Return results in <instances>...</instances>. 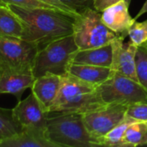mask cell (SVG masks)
I'll use <instances>...</instances> for the list:
<instances>
[{
    "instance_id": "6da1fadb",
    "label": "cell",
    "mask_w": 147,
    "mask_h": 147,
    "mask_svg": "<svg viewBox=\"0 0 147 147\" xmlns=\"http://www.w3.org/2000/svg\"><path fill=\"white\" fill-rule=\"evenodd\" d=\"M8 6L23 22L22 40L34 44L38 50L53 40L73 34L75 16L53 9Z\"/></svg>"
},
{
    "instance_id": "7a4b0ae2",
    "label": "cell",
    "mask_w": 147,
    "mask_h": 147,
    "mask_svg": "<svg viewBox=\"0 0 147 147\" xmlns=\"http://www.w3.org/2000/svg\"><path fill=\"white\" fill-rule=\"evenodd\" d=\"M109 104L102 98L98 85L83 81L69 73L61 76V86L50 113L87 114Z\"/></svg>"
},
{
    "instance_id": "3957f363",
    "label": "cell",
    "mask_w": 147,
    "mask_h": 147,
    "mask_svg": "<svg viewBox=\"0 0 147 147\" xmlns=\"http://www.w3.org/2000/svg\"><path fill=\"white\" fill-rule=\"evenodd\" d=\"M47 139L55 147H96V140L88 132L78 113H59L48 117Z\"/></svg>"
},
{
    "instance_id": "277c9868",
    "label": "cell",
    "mask_w": 147,
    "mask_h": 147,
    "mask_svg": "<svg viewBox=\"0 0 147 147\" xmlns=\"http://www.w3.org/2000/svg\"><path fill=\"white\" fill-rule=\"evenodd\" d=\"M78 49L73 34H71L53 40L38 50L32 65V73L34 78L46 73L59 76L67 73L72 56Z\"/></svg>"
},
{
    "instance_id": "5b68a950",
    "label": "cell",
    "mask_w": 147,
    "mask_h": 147,
    "mask_svg": "<svg viewBox=\"0 0 147 147\" xmlns=\"http://www.w3.org/2000/svg\"><path fill=\"white\" fill-rule=\"evenodd\" d=\"M73 37L78 49H88L109 44L118 36L102 22L101 12L88 8L76 16Z\"/></svg>"
},
{
    "instance_id": "8992f818",
    "label": "cell",
    "mask_w": 147,
    "mask_h": 147,
    "mask_svg": "<svg viewBox=\"0 0 147 147\" xmlns=\"http://www.w3.org/2000/svg\"><path fill=\"white\" fill-rule=\"evenodd\" d=\"M98 87L102 98L107 104L128 106L136 102H147V90L140 83L114 71Z\"/></svg>"
},
{
    "instance_id": "52a82bcc",
    "label": "cell",
    "mask_w": 147,
    "mask_h": 147,
    "mask_svg": "<svg viewBox=\"0 0 147 147\" xmlns=\"http://www.w3.org/2000/svg\"><path fill=\"white\" fill-rule=\"evenodd\" d=\"M38 47L23 40L0 37V74L10 71H32Z\"/></svg>"
},
{
    "instance_id": "ba28073f",
    "label": "cell",
    "mask_w": 147,
    "mask_h": 147,
    "mask_svg": "<svg viewBox=\"0 0 147 147\" xmlns=\"http://www.w3.org/2000/svg\"><path fill=\"white\" fill-rule=\"evenodd\" d=\"M12 114L22 130L47 139L46 133L49 113L43 109L33 93L26 99L18 102L12 109Z\"/></svg>"
},
{
    "instance_id": "9c48e42d",
    "label": "cell",
    "mask_w": 147,
    "mask_h": 147,
    "mask_svg": "<svg viewBox=\"0 0 147 147\" xmlns=\"http://www.w3.org/2000/svg\"><path fill=\"white\" fill-rule=\"evenodd\" d=\"M127 108V105L122 104H109L102 109L83 115L84 125L90 134L96 140V145L98 139L123 121Z\"/></svg>"
},
{
    "instance_id": "30bf717a",
    "label": "cell",
    "mask_w": 147,
    "mask_h": 147,
    "mask_svg": "<svg viewBox=\"0 0 147 147\" xmlns=\"http://www.w3.org/2000/svg\"><path fill=\"white\" fill-rule=\"evenodd\" d=\"M111 44L113 48L111 70L139 82L135 62L137 46L131 40L125 45L124 39L121 37H117Z\"/></svg>"
},
{
    "instance_id": "8fae6325",
    "label": "cell",
    "mask_w": 147,
    "mask_h": 147,
    "mask_svg": "<svg viewBox=\"0 0 147 147\" xmlns=\"http://www.w3.org/2000/svg\"><path fill=\"white\" fill-rule=\"evenodd\" d=\"M128 7L129 5L121 0L101 13L102 22L118 37L123 39L128 36V29L136 21L131 16Z\"/></svg>"
},
{
    "instance_id": "7c38bea8",
    "label": "cell",
    "mask_w": 147,
    "mask_h": 147,
    "mask_svg": "<svg viewBox=\"0 0 147 147\" xmlns=\"http://www.w3.org/2000/svg\"><path fill=\"white\" fill-rule=\"evenodd\" d=\"M61 86V76L53 73H46L34 79L31 86L32 93L37 98L43 109L50 113Z\"/></svg>"
},
{
    "instance_id": "4fadbf2b",
    "label": "cell",
    "mask_w": 147,
    "mask_h": 147,
    "mask_svg": "<svg viewBox=\"0 0 147 147\" xmlns=\"http://www.w3.org/2000/svg\"><path fill=\"white\" fill-rule=\"evenodd\" d=\"M32 71H10L0 74V94H11L21 101L25 90L34 82Z\"/></svg>"
},
{
    "instance_id": "5bb4252c",
    "label": "cell",
    "mask_w": 147,
    "mask_h": 147,
    "mask_svg": "<svg viewBox=\"0 0 147 147\" xmlns=\"http://www.w3.org/2000/svg\"><path fill=\"white\" fill-rule=\"evenodd\" d=\"M112 58L113 48L112 44L109 43L94 48L78 49L72 56L71 62L77 64L110 67L112 64Z\"/></svg>"
},
{
    "instance_id": "9a60e30c",
    "label": "cell",
    "mask_w": 147,
    "mask_h": 147,
    "mask_svg": "<svg viewBox=\"0 0 147 147\" xmlns=\"http://www.w3.org/2000/svg\"><path fill=\"white\" fill-rule=\"evenodd\" d=\"M110 67L97 66L92 65L71 63L67 73L90 84L100 85L104 83L112 74Z\"/></svg>"
},
{
    "instance_id": "2e32d148",
    "label": "cell",
    "mask_w": 147,
    "mask_h": 147,
    "mask_svg": "<svg viewBox=\"0 0 147 147\" xmlns=\"http://www.w3.org/2000/svg\"><path fill=\"white\" fill-rule=\"evenodd\" d=\"M24 25L8 5L0 4V37L22 40Z\"/></svg>"
},
{
    "instance_id": "e0dca14e",
    "label": "cell",
    "mask_w": 147,
    "mask_h": 147,
    "mask_svg": "<svg viewBox=\"0 0 147 147\" xmlns=\"http://www.w3.org/2000/svg\"><path fill=\"white\" fill-rule=\"evenodd\" d=\"M0 147H55L48 140L22 130L17 134L2 141Z\"/></svg>"
},
{
    "instance_id": "ac0fdd59",
    "label": "cell",
    "mask_w": 147,
    "mask_h": 147,
    "mask_svg": "<svg viewBox=\"0 0 147 147\" xmlns=\"http://www.w3.org/2000/svg\"><path fill=\"white\" fill-rule=\"evenodd\" d=\"M147 146V121H135L127 128L121 147Z\"/></svg>"
},
{
    "instance_id": "d6986e66",
    "label": "cell",
    "mask_w": 147,
    "mask_h": 147,
    "mask_svg": "<svg viewBox=\"0 0 147 147\" xmlns=\"http://www.w3.org/2000/svg\"><path fill=\"white\" fill-rule=\"evenodd\" d=\"M133 122H135V121L126 115L122 121H121L117 126L112 128L105 135L98 139L97 146L108 147H121L124 134L127 128L129 127V125L132 124Z\"/></svg>"
},
{
    "instance_id": "ffe728a7",
    "label": "cell",
    "mask_w": 147,
    "mask_h": 147,
    "mask_svg": "<svg viewBox=\"0 0 147 147\" xmlns=\"http://www.w3.org/2000/svg\"><path fill=\"white\" fill-rule=\"evenodd\" d=\"M21 131V126L13 117L12 109L0 108V143Z\"/></svg>"
},
{
    "instance_id": "44dd1931",
    "label": "cell",
    "mask_w": 147,
    "mask_h": 147,
    "mask_svg": "<svg viewBox=\"0 0 147 147\" xmlns=\"http://www.w3.org/2000/svg\"><path fill=\"white\" fill-rule=\"evenodd\" d=\"M135 62L139 82L147 90V42L137 47Z\"/></svg>"
},
{
    "instance_id": "7402d4cb",
    "label": "cell",
    "mask_w": 147,
    "mask_h": 147,
    "mask_svg": "<svg viewBox=\"0 0 147 147\" xmlns=\"http://www.w3.org/2000/svg\"><path fill=\"white\" fill-rule=\"evenodd\" d=\"M130 40L137 47L147 42V19L143 22H134L128 29Z\"/></svg>"
},
{
    "instance_id": "603a6c76",
    "label": "cell",
    "mask_w": 147,
    "mask_h": 147,
    "mask_svg": "<svg viewBox=\"0 0 147 147\" xmlns=\"http://www.w3.org/2000/svg\"><path fill=\"white\" fill-rule=\"evenodd\" d=\"M126 115L135 121H147V102H136L128 105Z\"/></svg>"
},
{
    "instance_id": "cb8c5ba5",
    "label": "cell",
    "mask_w": 147,
    "mask_h": 147,
    "mask_svg": "<svg viewBox=\"0 0 147 147\" xmlns=\"http://www.w3.org/2000/svg\"><path fill=\"white\" fill-rule=\"evenodd\" d=\"M0 4L15 5V6H18V7H22V8H27V9L45 8V9H56L53 7H52L51 5L47 4V3L40 2L39 0H0Z\"/></svg>"
},
{
    "instance_id": "d4e9b609",
    "label": "cell",
    "mask_w": 147,
    "mask_h": 147,
    "mask_svg": "<svg viewBox=\"0 0 147 147\" xmlns=\"http://www.w3.org/2000/svg\"><path fill=\"white\" fill-rule=\"evenodd\" d=\"M78 15L88 8H93L94 0H59Z\"/></svg>"
},
{
    "instance_id": "484cf974",
    "label": "cell",
    "mask_w": 147,
    "mask_h": 147,
    "mask_svg": "<svg viewBox=\"0 0 147 147\" xmlns=\"http://www.w3.org/2000/svg\"><path fill=\"white\" fill-rule=\"evenodd\" d=\"M40 2H43L47 4H49L51 5L52 7H53L54 9H58V10H60L64 13H66V14H69L72 16H78V15L74 12L72 9H71L69 7H67L66 5H65L64 3H62L61 2H59V0H39Z\"/></svg>"
},
{
    "instance_id": "4316f807",
    "label": "cell",
    "mask_w": 147,
    "mask_h": 147,
    "mask_svg": "<svg viewBox=\"0 0 147 147\" xmlns=\"http://www.w3.org/2000/svg\"><path fill=\"white\" fill-rule=\"evenodd\" d=\"M121 0H94L93 2V8L97 10L98 12H102L107 8L117 3Z\"/></svg>"
},
{
    "instance_id": "83f0119b",
    "label": "cell",
    "mask_w": 147,
    "mask_h": 147,
    "mask_svg": "<svg viewBox=\"0 0 147 147\" xmlns=\"http://www.w3.org/2000/svg\"><path fill=\"white\" fill-rule=\"evenodd\" d=\"M147 13V0L145 2V3H144V5L142 6V8L140 9V10L139 11V13L136 15V16L134 17V19L135 20H137L138 18H140L141 16H143L144 14H146Z\"/></svg>"
},
{
    "instance_id": "f1b7e54d",
    "label": "cell",
    "mask_w": 147,
    "mask_h": 147,
    "mask_svg": "<svg viewBox=\"0 0 147 147\" xmlns=\"http://www.w3.org/2000/svg\"><path fill=\"white\" fill-rule=\"evenodd\" d=\"M124 1L127 3V5H130V3H131V1H132V0H124Z\"/></svg>"
}]
</instances>
